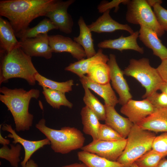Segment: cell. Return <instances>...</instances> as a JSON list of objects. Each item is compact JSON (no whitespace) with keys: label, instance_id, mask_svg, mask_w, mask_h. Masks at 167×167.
Returning a JSON list of instances; mask_svg holds the SVG:
<instances>
[{"label":"cell","instance_id":"30","mask_svg":"<svg viewBox=\"0 0 167 167\" xmlns=\"http://www.w3.org/2000/svg\"><path fill=\"white\" fill-rule=\"evenodd\" d=\"M36 81L39 85L42 88L57 90L65 93L72 90V87L74 85V80L70 79L63 82H58L49 79L39 73L35 76Z\"/></svg>","mask_w":167,"mask_h":167},{"label":"cell","instance_id":"9","mask_svg":"<svg viewBox=\"0 0 167 167\" xmlns=\"http://www.w3.org/2000/svg\"><path fill=\"white\" fill-rule=\"evenodd\" d=\"M110 69V80L113 89L118 94L119 103L123 105L132 99L127 83L124 77V73L118 66L116 56L110 54L107 62Z\"/></svg>","mask_w":167,"mask_h":167},{"label":"cell","instance_id":"2","mask_svg":"<svg viewBox=\"0 0 167 167\" xmlns=\"http://www.w3.org/2000/svg\"><path fill=\"white\" fill-rule=\"evenodd\" d=\"M0 101L11 112L17 132L29 130L32 126L33 115L29 112L30 101L37 99L40 92L36 89L28 91L22 88L11 89L3 86L0 88Z\"/></svg>","mask_w":167,"mask_h":167},{"label":"cell","instance_id":"35","mask_svg":"<svg viewBox=\"0 0 167 167\" xmlns=\"http://www.w3.org/2000/svg\"><path fill=\"white\" fill-rule=\"evenodd\" d=\"M153 8V11L159 24L165 31H167V10L160 4H156Z\"/></svg>","mask_w":167,"mask_h":167},{"label":"cell","instance_id":"27","mask_svg":"<svg viewBox=\"0 0 167 167\" xmlns=\"http://www.w3.org/2000/svg\"><path fill=\"white\" fill-rule=\"evenodd\" d=\"M93 81L101 84H106L110 81V69L107 63L94 64L88 69L87 75Z\"/></svg>","mask_w":167,"mask_h":167},{"label":"cell","instance_id":"36","mask_svg":"<svg viewBox=\"0 0 167 167\" xmlns=\"http://www.w3.org/2000/svg\"><path fill=\"white\" fill-rule=\"evenodd\" d=\"M146 98L155 107H167V95L164 92L159 93L156 92Z\"/></svg>","mask_w":167,"mask_h":167},{"label":"cell","instance_id":"15","mask_svg":"<svg viewBox=\"0 0 167 167\" xmlns=\"http://www.w3.org/2000/svg\"><path fill=\"white\" fill-rule=\"evenodd\" d=\"M139 35V31H136L126 37L122 35L117 39L104 40L99 43L97 46L100 49H117L121 52L124 50H132L143 54V48L139 46L137 42Z\"/></svg>","mask_w":167,"mask_h":167},{"label":"cell","instance_id":"24","mask_svg":"<svg viewBox=\"0 0 167 167\" xmlns=\"http://www.w3.org/2000/svg\"><path fill=\"white\" fill-rule=\"evenodd\" d=\"M80 114L84 133L91 136L93 140H98V131L101 123L97 116L86 106L82 109Z\"/></svg>","mask_w":167,"mask_h":167},{"label":"cell","instance_id":"12","mask_svg":"<svg viewBox=\"0 0 167 167\" xmlns=\"http://www.w3.org/2000/svg\"><path fill=\"white\" fill-rule=\"evenodd\" d=\"M155 108L147 98L141 101L131 99L122 106L120 111L134 124H136L152 114Z\"/></svg>","mask_w":167,"mask_h":167},{"label":"cell","instance_id":"14","mask_svg":"<svg viewBox=\"0 0 167 167\" xmlns=\"http://www.w3.org/2000/svg\"><path fill=\"white\" fill-rule=\"evenodd\" d=\"M2 129L3 131L10 133L7 135V137L13 139V143L15 144L20 143L24 147L25 155L24 159L21 163L22 167L25 165L35 152L45 145L50 144L49 140L47 138L37 141H31L25 139L18 135L15 130L13 129L11 126L9 124H2Z\"/></svg>","mask_w":167,"mask_h":167},{"label":"cell","instance_id":"26","mask_svg":"<svg viewBox=\"0 0 167 167\" xmlns=\"http://www.w3.org/2000/svg\"><path fill=\"white\" fill-rule=\"evenodd\" d=\"M58 29L49 19L45 18L34 27H28L15 35L20 39L32 38L41 34H47L48 32L51 30Z\"/></svg>","mask_w":167,"mask_h":167},{"label":"cell","instance_id":"45","mask_svg":"<svg viewBox=\"0 0 167 167\" xmlns=\"http://www.w3.org/2000/svg\"><path fill=\"white\" fill-rule=\"evenodd\" d=\"M131 167H138L135 162L134 163Z\"/></svg>","mask_w":167,"mask_h":167},{"label":"cell","instance_id":"1","mask_svg":"<svg viewBox=\"0 0 167 167\" xmlns=\"http://www.w3.org/2000/svg\"><path fill=\"white\" fill-rule=\"evenodd\" d=\"M59 0H2L0 15L7 18L15 34L28 28L35 18L45 16Z\"/></svg>","mask_w":167,"mask_h":167},{"label":"cell","instance_id":"3","mask_svg":"<svg viewBox=\"0 0 167 167\" xmlns=\"http://www.w3.org/2000/svg\"><path fill=\"white\" fill-rule=\"evenodd\" d=\"M0 84L11 79L19 78L26 80L30 85L36 83V75L38 72L34 67L31 57L19 47L4 54L1 52Z\"/></svg>","mask_w":167,"mask_h":167},{"label":"cell","instance_id":"20","mask_svg":"<svg viewBox=\"0 0 167 167\" xmlns=\"http://www.w3.org/2000/svg\"><path fill=\"white\" fill-rule=\"evenodd\" d=\"M82 86L87 87L102 97L104 101L105 105L114 107L119 103L118 99L109 83L106 84L97 83L84 75L80 79Z\"/></svg>","mask_w":167,"mask_h":167},{"label":"cell","instance_id":"25","mask_svg":"<svg viewBox=\"0 0 167 167\" xmlns=\"http://www.w3.org/2000/svg\"><path fill=\"white\" fill-rule=\"evenodd\" d=\"M78 159L88 167H125L117 161H112L96 154L82 150L77 153Z\"/></svg>","mask_w":167,"mask_h":167},{"label":"cell","instance_id":"31","mask_svg":"<svg viewBox=\"0 0 167 167\" xmlns=\"http://www.w3.org/2000/svg\"><path fill=\"white\" fill-rule=\"evenodd\" d=\"M21 145L18 143L16 145L10 144V148L7 145H3L0 148V157L5 159L10 163L13 167H18L20 161L19 156Z\"/></svg>","mask_w":167,"mask_h":167},{"label":"cell","instance_id":"7","mask_svg":"<svg viewBox=\"0 0 167 167\" xmlns=\"http://www.w3.org/2000/svg\"><path fill=\"white\" fill-rule=\"evenodd\" d=\"M127 10L126 19L133 24H139L154 31L159 37L162 36L165 31L159 24L153 11L146 0H127Z\"/></svg>","mask_w":167,"mask_h":167},{"label":"cell","instance_id":"22","mask_svg":"<svg viewBox=\"0 0 167 167\" xmlns=\"http://www.w3.org/2000/svg\"><path fill=\"white\" fill-rule=\"evenodd\" d=\"M79 34L73 40L83 48L87 58L94 56L96 53L94 47L91 31L85 23L83 17L80 16L78 20Z\"/></svg>","mask_w":167,"mask_h":167},{"label":"cell","instance_id":"23","mask_svg":"<svg viewBox=\"0 0 167 167\" xmlns=\"http://www.w3.org/2000/svg\"><path fill=\"white\" fill-rule=\"evenodd\" d=\"M12 27L9 21L0 17V44L3 51L9 52L20 47Z\"/></svg>","mask_w":167,"mask_h":167},{"label":"cell","instance_id":"21","mask_svg":"<svg viewBox=\"0 0 167 167\" xmlns=\"http://www.w3.org/2000/svg\"><path fill=\"white\" fill-rule=\"evenodd\" d=\"M109 60V57L103 53L102 49L99 48L94 56L71 63L65 70L75 74L80 78L87 74L89 68L93 65L99 62L107 63Z\"/></svg>","mask_w":167,"mask_h":167},{"label":"cell","instance_id":"13","mask_svg":"<svg viewBox=\"0 0 167 167\" xmlns=\"http://www.w3.org/2000/svg\"><path fill=\"white\" fill-rule=\"evenodd\" d=\"M49 39L52 52H68L78 61L86 57L82 47L69 37L56 35H49Z\"/></svg>","mask_w":167,"mask_h":167},{"label":"cell","instance_id":"32","mask_svg":"<svg viewBox=\"0 0 167 167\" xmlns=\"http://www.w3.org/2000/svg\"><path fill=\"white\" fill-rule=\"evenodd\" d=\"M165 156L152 149L137 159L135 163L138 167H158Z\"/></svg>","mask_w":167,"mask_h":167},{"label":"cell","instance_id":"11","mask_svg":"<svg viewBox=\"0 0 167 167\" xmlns=\"http://www.w3.org/2000/svg\"><path fill=\"white\" fill-rule=\"evenodd\" d=\"M75 2L74 0H59L56 6L47 12L45 16L60 31L67 34L71 33L74 24L72 18L68 12L67 9Z\"/></svg>","mask_w":167,"mask_h":167},{"label":"cell","instance_id":"38","mask_svg":"<svg viewBox=\"0 0 167 167\" xmlns=\"http://www.w3.org/2000/svg\"><path fill=\"white\" fill-rule=\"evenodd\" d=\"M156 69L163 81L167 83V59L162 60Z\"/></svg>","mask_w":167,"mask_h":167},{"label":"cell","instance_id":"17","mask_svg":"<svg viewBox=\"0 0 167 167\" xmlns=\"http://www.w3.org/2000/svg\"><path fill=\"white\" fill-rule=\"evenodd\" d=\"M136 125L143 129L152 132H167V107H155L152 114Z\"/></svg>","mask_w":167,"mask_h":167},{"label":"cell","instance_id":"6","mask_svg":"<svg viewBox=\"0 0 167 167\" xmlns=\"http://www.w3.org/2000/svg\"><path fill=\"white\" fill-rule=\"evenodd\" d=\"M123 71L124 75L134 78L144 88L145 92L142 96L143 98L157 92L164 82L156 68L150 65L148 58L131 59L129 65Z\"/></svg>","mask_w":167,"mask_h":167},{"label":"cell","instance_id":"5","mask_svg":"<svg viewBox=\"0 0 167 167\" xmlns=\"http://www.w3.org/2000/svg\"><path fill=\"white\" fill-rule=\"evenodd\" d=\"M156 136L152 132L134 124L126 138L125 148L117 161L125 167H131L137 159L152 149Z\"/></svg>","mask_w":167,"mask_h":167},{"label":"cell","instance_id":"29","mask_svg":"<svg viewBox=\"0 0 167 167\" xmlns=\"http://www.w3.org/2000/svg\"><path fill=\"white\" fill-rule=\"evenodd\" d=\"M84 90L83 98L85 106L88 108L97 116L99 120L105 121V105L91 92L88 88L83 86Z\"/></svg>","mask_w":167,"mask_h":167},{"label":"cell","instance_id":"4","mask_svg":"<svg viewBox=\"0 0 167 167\" xmlns=\"http://www.w3.org/2000/svg\"><path fill=\"white\" fill-rule=\"evenodd\" d=\"M45 122L42 118L35 126L49 140L51 148L55 152L66 154L84 146L85 138L77 128L65 126L55 130L47 127Z\"/></svg>","mask_w":167,"mask_h":167},{"label":"cell","instance_id":"33","mask_svg":"<svg viewBox=\"0 0 167 167\" xmlns=\"http://www.w3.org/2000/svg\"><path fill=\"white\" fill-rule=\"evenodd\" d=\"M98 140L105 141H115L125 139L105 124H101L98 131Z\"/></svg>","mask_w":167,"mask_h":167},{"label":"cell","instance_id":"37","mask_svg":"<svg viewBox=\"0 0 167 167\" xmlns=\"http://www.w3.org/2000/svg\"><path fill=\"white\" fill-rule=\"evenodd\" d=\"M127 0H113L110 2L103 1L100 2L97 6L98 12L103 13L108 10H110L115 8L114 11L117 12L119 8V5L121 3L125 4Z\"/></svg>","mask_w":167,"mask_h":167},{"label":"cell","instance_id":"16","mask_svg":"<svg viewBox=\"0 0 167 167\" xmlns=\"http://www.w3.org/2000/svg\"><path fill=\"white\" fill-rule=\"evenodd\" d=\"M110 11H106L95 21L88 25L91 32L100 33L122 30L128 32L131 34L134 32L133 30L127 24H120L114 20L109 14Z\"/></svg>","mask_w":167,"mask_h":167},{"label":"cell","instance_id":"41","mask_svg":"<svg viewBox=\"0 0 167 167\" xmlns=\"http://www.w3.org/2000/svg\"><path fill=\"white\" fill-rule=\"evenodd\" d=\"M62 167H88L86 165L83 163H74L70 165L63 166Z\"/></svg>","mask_w":167,"mask_h":167},{"label":"cell","instance_id":"8","mask_svg":"<svg viewBox=\"0 0 167 167\" xmlns=\"http://www.w3.org/2000/svg\"><path fill=\"white\" fill-rule=\"evenodd\" d=\"M127 139L115 141L93 140L81 149L112 161H117L124 151Z\"/></svg>","mask_w":167,"mask_h":167},{"label":"cell","instance_id":"18","mask_svg":"<svg viewBox=\"0 0 167 167\" xmlns=\"http://www.w3.org/2000/svg\"><path fill=\"white\" fill-rule=\"evenodd\" d=\"M105 106V124L118 132L124 138L126 139L134 124L128 118L120 115L114 107Z\"/></svg>","mask_w":167,"mask_h":167},{"label":"cell","instance_id":"34","mask_svg":"<svg viewBox=\"0 0 167 167\" xmlns=\"http://www.w3.org/2000/svg\"><path fill=\"white\" fill-rule=\"evenodd\" d=\"M152 149L167 156V132L156 136L153 142Z\"/></svg>","mask_w":167,"mask_h":167},{"label":"cell","instance_id":"44","mask_svg":"<svg viewBox=\"0 0 167 167\" xmlns=\"http://www.w3.org/2000/svg\"><path fill=\"white\" fill-rule=\"evenodd\" d=\"M158 167H167V159L163 158L161 161Z\"/></svg>","mask_w":167,"mask_h":167},{"label":"cell","instance_id":"40","mask_svg":"<svg viewBox=\"0 0 167 167\" xmlns=\"http://www.w3.org/2000/svg\"><path fill=\"white\" fill-rule=\"evenodd\" d=\"M22 167H38V166L37 164L34 161L30 159L24 166Z\"/></svg>","mask_w":167,"mask_h":167},{"label":"cell","instance_id":"28","mask_svg":"<svg viewBox=\"0 0 167 167\" xmlns=\"http://www.w3.org/2000/svg\"><path fill=\"white\" fill-rule=\"evenodd\" d=\"M42 93L47 102L53 108L59 109L64 106L72 108L73 105L66 98L65 93L57 90L43 88Z\"/></svg>","mask_w":167,"mask_h":167},{"label":"cell","instance_id":"42","mask_svg":"<svg viewBox=\"0 0 167 167\" xmlns=\"http://www.w3.org/2000/svg\"><path fill=\"white\" fill-rule=\"evenodd\" d=\"M10 141L9 139L3 138L1 133H0V143L3 145H7L9 144Z\"/></svg>","mask_w":167,"mask_h":167},{"label":"cell","instance_id":"43","mask_svg":"<svg viewBox=\"0 0 167 167\" xmlns=\"http://www.w3.org/2000/svg\"><path fill=\"white\" fill-rule=\"evenodd\" d=\"M161 92H164L167 95V83L163 82L159 88Z\"/></svg>","mask_w":167,"mask_h":167},{"label":"cell","instance_id":"10","mask_svg":"<svg viewBox=\"0 0 167 167\" xmlns=\"http://www.w3.org/2000/svg\"><path fill=\"white\" fill-rule=\"evenodd\" d=\"M20 48L28 55L40 57L49 59L53 53L49 45L47 34H41L36 37L20 39Z\"/></svg>","mask_w":167,"mask_h":167},{"label":"cell","instance_id":"39","mask_svg":"<svg viewBox=\"0 0 167 167\" xmlns=\"http://www.w3.org/2000/svg\"><path fill=\"white\" fill-rule=\"evenodd\" d=\"M147 3L150 7H153L157 4H161L162 1L161 0H146Z\"/></svg>","mask_w":167,"mask_h":167},{"label":"cell","instance_id":"19","mask_svg":"<svg viewBox=\"0 0 167 167\" xmlns=\"http://www.w3.org/2000/svg\"><path fill=\"white\" fill-rule=\"evenodd\" d=\"M139 38L147 47L151 49L153 54L161 60L167 59V48L162 43L157 34L152 29L140 25Z\"/></svg>","mask_w":167,"mask_h":167}]
</instances>
